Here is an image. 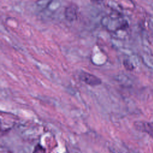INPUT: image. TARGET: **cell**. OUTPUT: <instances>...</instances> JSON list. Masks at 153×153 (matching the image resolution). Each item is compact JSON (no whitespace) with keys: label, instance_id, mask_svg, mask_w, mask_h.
I'll return each mask as SVG.
<instances>
[{"label":"cell","instance_id":"6da1fadb","mask_svg":"<svg viewBox=\"0 0 153 153\" xmlns=\"http://www.w3.org/2000/svg\"><path fill=\"white\" fill-rule=\"evenodd\" d=\"M133 127L136 130L145 133L153 138V122L136 121L134 122Z\"/></svg>","mask_w":153,"mask_h":153},{"label":"cell","instance_id":"7a4b0ae2","mask_svg":"<svg viewBox=\"0 0 153 153\" xmlns=\"http://www.w3.org/2000/svg\"><path fill=\"white\" fill-rule=\"evenodd\" d=\"M79 78L83 82L90 86H96L102 84V80L99 78L87 72H81Z\"/></svg>","mask_w":153,"mask_h":153},{"label":"cell","instance_id":"3957f363","mask_svg":"<svg viewBox=\"0 0 153 153\" xmlns=\"http://www.w3.org/2000/svg\"><path fill=\"white\" fill-rule=\"evenodd\" d=\"M123 65L124 66V67L127 69V70H133V66L132 65V64L131 63H130V62H128V60H124L123 62Z\"/></svg>","mask_w":153,"mask_h":153},{"label":"cell","instance_id":"277c9868","mask_svg":"<svg viewBox=\"0 0 153 153\" xmlns=\"http://www.w3.org/2000/svg\"><path fill=\"white\" fill-rule=\"evenodd\" d=\"M45 149L39 144H38L35 147V149H34V151H33V152H45Z\"/></svg>","mask_w":153,"mask_h":153},{"label":"cell","instance_id":"5b68a950","mask_svg":"<svg viewBox=\"0 0 153 153\" xmlns=\"http://www.w3.org/2000/svg\"><path fill=\"white\" fill-rule=\"evenodd\" d=\"M93 3H95L96 4H99L100 3H102L103 0H90Z\"/></svg>","mask_w":153,"mask_h":153}]
</instances>
